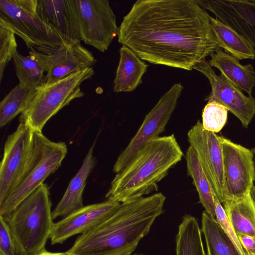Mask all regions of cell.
I'll use <instances>...</instances> for the list:
<instances>
[{
    "label": "cell",
    "mask_w": 255,
    "mask_h": 255,
    "mask_svg": "<svg viewBox=\"0 0 255 255\" xmlns=\"http://www.w3.org/2000/svg\"><path fill=\"white\" fill-rule=\"evenodd\" d=\"M195 0H139L124 16L118 41L150 63L192 70L219 43Z\"/></svg>",
    "instance_id": "cell-1"
},
{
    "label": "cell",
    "mask_w": 255,
    "mask_h": 255,
    "mask_svg": "<svg viewBox=\"0 0 255 255\" xmlns=\"http://www.w3.org/2000/svg\"><path fill=\"white\" fill-rule=\"evenodd\" d=\"M161 193L121 204L103 223L78 236L67 252L72 255H131L163 212Z\"/></svg>",
    "instance_id": "cell-2"
},
{
    "label": "cell",
    "mask_w": 255,
    "mask_h": 255,
    "mask_svg": "<svg viewBox=\"0 0 255 255\" xmlns=\"http://www.w3.org/2000/svg\"><path fill=\"white\" fill-rule=\"evenodd\" d=\"M183 155L173 134L152 139L116 173L106 198L123 203L144 197L156 190Z\"/></svg>",
    "instance_id": "cell-3"
},
{
    "label": "cell",
    "mask_w": 255,
    "mask_h": 255,
    "mask_svg": "<svg viewBox=\"0 0 255 255\" xmlns=\"http://www.w3.org/2000/svg\"><path fill=\"white\" fill-rule=\"evenodd\" d=\"M52 212L49 188L43 183L5 219L17 255H34L45 250L54 223Z\"/></svg>",
    "instance_id": "cell-4"
},
{
    "label": "cell",
    "mask_w": 255,
    "mask_h": 255,
    "mask_svg": "<svg viewBox=\"0 0 255 255\" xmlns=\"http://www.w3.org/2000/svg\"><path fill=\"white\" fill-rule=\"evenodd\" d=\"M35 138L32 155L18 185L0 205V216L4 219L60 166L67 153L64 142L52 141L42 131L35 130Z\"/></svg>",
    "instance_id": "cell-5"
},
{
    "label": "cell",
    "mask_w": 255,
    "mask_h": 255,
    "mask_svg": "<svg viewBox=\"0 0 255 255\" xmlns=\"http://www.w3.org/2000/svg\"><path fill=\"white\" fill-rule=\"evenodd\" d=\"M94 74L92 67L87 68L37 89L27 109L21 114L20 122L42 131L52 117L72 100L84 96L80 86Z\"/></svg>",
    "instance_id": "cell-6"
},
{
    "label": "cell",
    "mask_w": 255,
    "mask_h": 255,
    "mask_svg": "<svg viewBox=\"0 0 255 255\" xmlns=\"http://www.w3.org/2000/svg\"><path fill=\"white\" fill-rule=\"evenodd\" d=\"M0 23L21 37L30 49L49 54L67 46L36 12L24 8L15 0H0Z\"/></svg>",
    "instance_id": "cell-7"
},
{
    "label": "cell",
    "mask_w": 255,
    "mask_h": 255,
    "mask_svg": "<svg viewBox=\"0 0 255 255\" xmlns=\"http://www.w3.org/2000/svg\"><path fill=\"white\" fill-rule=\"evenodd\" d=\"M82 41L102 52L118 35L119 27L107 0H73Z\"/></svg>",
    "instance_id": "cell-8"
},
{
    "label": "cell",
    "mask_w": 255,
    "mask_h": 255,
    "mask_svg": "<svg viewBox=\"0 0 255 255\" xmlns=\"http://www.w3.org/2000/svg\"><path fill=\"white\" fill-rule=\"evenodd\" d=\"M35 130L20 122L4 144L0 164V205L18 185L32 155Z\"/></svg>",
    "instance_id": "cell-9"
},
{
    "label": "cell",
    "mask_w": 255,
    "mask_h": 255,
    "mask_svg": "<svg viewBox=\"0 0 255 255\" xmlns=\"http://www.w3.org/2000/svg\"><path fill=\"white\" fill-rule=\"evenodd\" d=\"M183 89L180 83L174 84L145 116L138 131L116 161L115 173L125 168L147 142L159 137L164 130Z\"/></svg>",
    "instance_id": "cell-10"
},
{
    "label": "cell",
    "mask_w": 255,
    "mask_h": 255,
    "mask_svg": "<svg viewBox=\"0 0 255 255\" xmlns=\"http://www.w3.org/2000/svg\"><path fill=\"white\" fill-rule=\"evenodd\" d=\"M187 136L190 146L196 152L213 191L220 202L224 203L227 195L219 135L205 130L198 121L189 130Z\"/></svg>",
    "instance_id": "cell-11"
},
{
    "label": "cell",
    "mask_w": 255,
    "mask_h": 255,
    "mask_svg": "<svg viewBox=\"0 0 255 255\" xmlns=\"http://www.w3.org/2000/svg\"><path fill=\"white\" fill-rule=\"evenodd\" d=\"M219 139L223 152L226 201L243 198L250 194L254 186V154L227 138L219 136Z\"/></svg>",
    "instance_id": "cell-12"
},
{
    "label": "cell",
    "mask_w": 255,
    "mask_h": 255,
    "mask_svg": "<svg viewBox=\"0 0 255 255\" xmlns=\"http://www.w3.org/2000/svg\"><path fill=\"white\" fill-rule=\"evenodd\" d=\"M193 69L205 76L210 83L211 92L205 100H213L221 103L239 119L244 128H248L255 116V99L252 95H245L222 73L217 75L209 61L199 63Z\"/></svg>",
    "instance_id": "cell-13"
},
{
    "label": "cell",
    "mask_w": 255,
    "mask_h": 255,
    "mask_svg": "<svg viewBox=\"0 0 255 255\" xmlns=\"http://www.w3.org/2000/svg\"><path fill=\"white\" fill-rule=\"evenodd\" d=\"M238 33L255 59V0H195Z\"/></svg>",
    "instance_id": "cell-14"
},
{
    "label": "cell",
    "mask_w": 255,
    "mask_h": 255,
    "mask_svg": "<svg viewBox=\"0 0 255 255\" xmlns=\"http://www.w3.org/2000/svg\"><path fill=\"white\" fill-rule=\"evenodd\" d=\"M121 203L109 200L85 206L54 223L50 237L52 245L62 244L69 238L86 233L108 219Z\"/></svg>",
    "instance_id": "cell-15"
},
{
    "label": "cell",
    "mask_w": 255,
    "mask_h": 255,
    "mask_svg": "<svg viewBox=\"0 0 255 255\" xmlns=\"http://www.w3.org/2000/svg\"><path fill=\"white\" fill-rule=\"evenodd\" d=\"M36 12L66 45L81 43L73 0H38Z\"/></svg>",
    "instance_id": "cell-16"
},
{
    "label": "cell",
    "mask_w": 255,
    "mask_h": 255,
    "mask_svg": "<svg viewBox=\"0 0 255 255\" xmlns=\"http://www.w3.org/2000/svg\"><path fill=\"white\" fill-rule=\"evenodd\" d=\"M47 55L49 68L46 84L91 67L97 61L93 54L81 43L62 46Z\"/></svg>",
    "instance_id": "cell-17"
},
{
    "label": "cell",
    "mask_w": 255,
    "mask_h": 255,
    "mask_svg": "<svg viewBox=\"0 0 255 255\" xmlns=\"http://www.w3.org/2000/svg\"><path fill=\"white\" fill-rule=\"evenodd\" d=\"M95 141L89 149L83 164L72 179L62 199L52 212V218L65 217L84 207L83 194L87 180L97 163L93 155Z\"/></svg>",
    "instance_id": "cell-18"
},
{
    "label": "cell",
    "mask_w": 255,
    "mask_h": 255,
    "mask_svg": "<svg viewBox=\"0 0 255 255\" xmlns=\"http://www.w3.org/2000/svg\"><path fill=\"white\" fill-rule=\"evenodd\" d=\"M212 67L218 69L230 82L251 96L255 86V71L250 64L242 65L235 57L218 47L210 55Z\"/></svg>",
    "instance_id": "cell-19"
},
{
    "label": "cell",
    "mask_w": 255,
    "mask_h": 255,
    "mask_svg": "<svg viewBox=\"0 0 255 255\" xmlns=\"http://www.w3.org/2000/svg\"><path fill=\"white\" fill-rule=\"evenodd\" d=\"M13 60L19 84L35 90L46 84L44 73L49 68L47 54L31 49L28 55L23 56L16 50Z\"/></svg>",
    "instance_id": "cell-20"
},
{
    "label": "cell",
    "mask_w": 255,
    "mask_h": 255,
    "mask_svg": "<svg viewBox=\"0 0 255 255\" xmlns=\"http://www.w3.org/2000/svg\"><path fill=\"white\" fill-rule=\"evenodd\" d=\"M114 84V91L132 92L142 83L146 64L131 49L123 45Z\"/></svg>",
    "instance_id": "cell-21"
},
{
    "label": "cell",
    "mask_w": 255,
    "mask_h": 255,
    "mask_svg": "<svg viewBox=\"0 0 255 255\" xmlns=\"http://www.w3.org/2000/svg\"><path fill=\"white\" fill-rule=\"evenodd\" d=\"M226 215L237 235L255 237V206L250 194L224 203Z\"/></svg>",
    "instance_id": "cell-22"
},
{
    "label": "cell",
    "mask_w": 255,
    "mask_h": 255,
    "mask_svg": "<svg viewBox=\"0 0 255 255\" xmlns=\"http://www.w3.org/2000/svg\"><path fill=\"white\" fill-rule=\"evenodd\" d=\"M176 255H207L198 220L186 214L182 217L175 238Z\"/></svg>",
    "instance_id": "cell-23"
},
{
    "label": "cell",
    "mask_w": 255,
    "mask_h": 255,
    "mask_svg": "<svg viewBox=\"0 0 255 255\" xmlns=\"http://www.w3.org/2000/svg\"><path fill=\"white\" fill-rule=\"evenodd\" d=\"M185 159L187 173L193 179V183L198 193L199 202L204 208V211L216 220L213 199L215 193L204 173L196 152L190 146L187 149Z\"/></svg>",
    "instance_id": "cell-24"
},
{
    "label": "cell",
    "mask_w": 255,
    "mask_h": 255,
    "mask_svg": "<svg viewBox=\"0 0 255 255\" xmlns=\"http://www.w3.org/2000/svg\"><path fill=\"white\" fill-rule=\"evenodd\" d=\"M201 231L205 238L207 255H241L216 220L205 211L202 214Z\"/></svg>",
    "instance_id": "cell-25"
},
{
    "label": "cell",
    "mask_w": 255,
    "mask_h": 255,
    "mask_svg": "<svg viewBox=\"0 0 255 255\" xmlns=\"http://www.w3.org/2000/svg\"><path fill=\"white\" fill-rule=\"evenodd\" d=\"M213 32L223 48L238 59H254V55L244 40L233 29L220 20L209 15Z\"/></svg>",
    "instance_id": "cell-26"
},
{
    "label": "cell",
    "mask_w": 255,
    "mask_h": 255,
    "mask_svg": "<svg viewBox=\"0 0 255 255\" xmlns=\"http://www.w3.org/2000/svg\"><path fill=\"white\" fill-rule=\"evenodd\" d=\"M37 90L18 84L0 103V127L9 123L24 112L33 99Z\"/></svg>",
    "instance_id": "cell-27"
},
{
    "label": "cell",
    "mask_w": 255,
    "mask_h": 255,
    "mask_svg": "<svg viewBox=\"0 0 255 255\" xmlns=\"http://www.w3.org/2000/svg\"><path fill=\"white\" fill-rule=\"evenodd\" d=\"M228 111L226 107L218 102L209 100L202 112L203 128L214 133L219 132L227 123Z\"/></svg>",
    "instance_id": "cell-28"
},
{
    "label": "cell",
    "mask_w": 255,
    "mask_h": 255,
    "mask_svg": "<svg viewBox=\"0 0 255 255\" xmlns=\"http://www.w3.org/2000/svg\"><path fill=\"white\" fill-rule=\"evenodd\" d=\"M17 50L15 34L3 24L0 23V81L8 62L13 59Z\"/></svg>",
    "instance_id": "cell-29"
},
{
    "label": "cell",
    "mask_w": 255,
    "mask_h": 255,
    "mask_svg": "<svg viewBox=\"0 0 255 255\" xmlns=\"http://www.w3.org/2000/svg\"><path fill=\"white\" fill-rule=\"evenodd\" d=\"M215 206L216 221L223 231L233 243L234 246L241 255H247L242 247L238 236L228 219L224 208L215 194L213 195Z\"/></svg>",
    "instance_id": "cell-30"
},
{
    "label": "cell",
    "mask_w": 255,
    "mask_h": 255,
    "mask_svg": "<svg viewBox=\"0 0 255 255\" xmlns=\"http://www.w3.org/2000/svg\"><path fill=\"white\" fill-rule=\"evenodd\" d=\"M0 255H17L16 247L6 221L0 216Z\"/></svg>",
    "instance_id": "cell-31"
},
{
    "label": "cell",
    "mask_w": 255,
    "mask_h": 255,
    "mask_svg": "<svg viewBox=\"0 0 255 255\" xmlns=\"http://www.w3.org/2000/svg\"><path fill=\"white\" fill-rule=\"evenodd\" d=\"M240 243L247 255H255V237L237 235Z\"/></svg>",
    "instance_id": "cell-32"
},
{
    "label": "cell",
    "mask_w": 255,
    "mask_h": 255,
    "mask_svg": "<svg viewBox=\"0 0 255 255\" xmlns=\"http://www.w3.org/2000/svg\"><path fill=\"white\" fill-rule=\"evenodd\" d=\"M34 255H72L67 251L65 252H51L46 249Z\"/></svg>",
    "instance_id": "cell-33"
},
{
    "label": "cell",
    "mask_w": 255,
    "mask_h": 255,
    "mask_svg": "<svg viewBox=\"0 0 255 255\" xmlns=\"http://www.w3.org/2000/svg\"><path fill=\"white\" fill-rule=\"evenodd\" d=\"M250 194L255 206V186H254V185L252 187Z\"/></svg>",
    "instance_id": "cell-34"
},
{
    "label": "cell",
    "mask_w": 255,
    "mask_h": 255,
    "mask_svg": "<svg viewBox=\"0 0 255 255\" xmlns=\"http://www.w3.org/2000/svg\"><path fill=\"white\" fill-rule=\"evenodd\" d=\"M252 152L254 154V168H255V176H254V182L255 183L254 186H255V147L253 148L251 150Z\"/></svg>",
    "instance_id": "cell-35"
},
{
    "label": "cell",
    "mask_w": 255,
    "mask_h": 255,
    "mask_svg": "<svg viewBox=\"0 0 255 255\" xmlns=\"http://www.w3.org/2000/svg\"><path fill=\"white\" fill-rule=\"evenodd\" d=\"M143 255V254H133V255Z\"/></svg>",
    "instance_id": "cell-36"
},
{
    "label": "cell",
    "mask_w": 255,
    "mask_h": 255,
    "mask_svg": "<svg viewBox=\"0 0 255 255\" xmlns=\"http://www.w3.org/2000/svg\"></svg>",
    "instance_id": "cell-37"
}]
</instances>
